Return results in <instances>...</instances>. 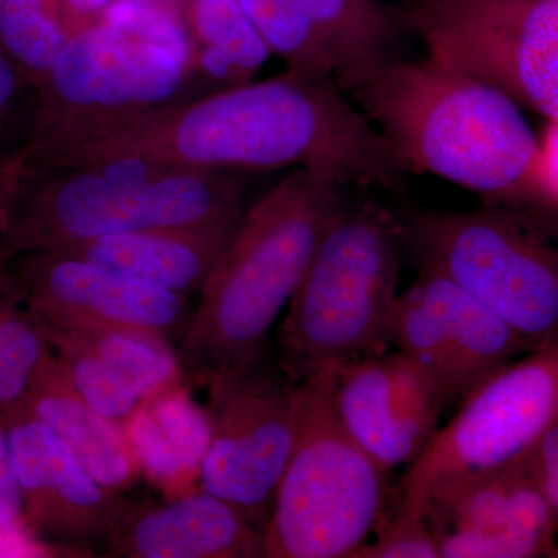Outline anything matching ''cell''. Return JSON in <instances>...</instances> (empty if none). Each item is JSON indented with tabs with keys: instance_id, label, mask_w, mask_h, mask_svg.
Masks as SVG:
<instances>
[{
	"instance_id": "6da1fadb",
	"label": "cell",
	"mask_w": 558,
	"mask_h": 558,
	"mask_svg": "<svg viewBox=\"0 0 558 558\" xmlns=\"http://www.w3.org/2000/svg\"><path fill=\"white\" fill-rule=\"evenodd\" d=\"M138 161L199 171L304 168L340 185L400 191L410 168L336 81L286 70L172 102L81 146L57 170Z\"/></svg>"
},
{
	"instance_id": "7a4b0ae2",
	"label": "cell",
	"mask_w": 558,
	"mask_h": 558,
	"mask_svg": "<svg viewBox=\"0 0 558 558\" xmlns=\"http://www.w3.org/2000/svg\"><path fill=\"white\" fill-rule=\"evenodd\" d=\"M347 186L293 168L244 209L199 293L180 362L205 387L209 377L256 357L310 269Z\"/></svg>"
},
{
	"instance_id": "3957f363",
	"label": "cell",
	"mask_w": 558,
	"mask_h": 558,
	"mask_svg": "<svg viewBox=\"0 0 558 558\" xmlns=\"http://www.w3.org/2000/svg\"><path fill=\"white\" fill-rule=\"evenodd\" d=\"M349 97L411 172H429L488 201L537 194L539 145L505 92L425 57L396 62Z\"/></svg>"
},
{
	"instance_id": "277c9868",
	"label": "cell",
	"mask_w": 558,
	"mask_h": 558,
	"mask_svg": "<svg viewBox=\"0 0 558 558\" xmlns=\"http://www.w3.org/2000/svg\"><path fill=\"white\" fill-rule=\"evenodd\" d=\"M242 172L180 170L138 161L31 171L2 244L0 266L27 253L131 231L240 218Z\"/></svg>"
},
{
	"instance_id": "5b68a950",
	"label": "cell",
	"mask_w": 558,
	"mask_h": 558,
	"mask_svg": "<svg viewBox=\"0 0 558 558\" xmlns=\"http://www.w3.org/2000/svg\"><path fill=\"white\" fill-rule=\"evenodd\" d=\"M403 252L398 219L376 202L347 201L279 326L278 362L293 384L387 352Z\"/></svg>"
},
{
	"instance_id": "8992f818",
	"label": "cell",
	"mask_w": 558,
	"mask_h": 558,
	"mask_svg": "<svg viewBox=\"0 0 558 558\" xmlns=\"http://www.w3.org/2000/svg\"><path fill=\"white\" fill-rule=\"evenodd\" d=\"M336 369L296 385V433L266 532L267 558H355L381 521L388 470L352 439Z\"/></svg>"
},
{
	"instance_id": "52a82bcc",
	"label": "cell",
	"mask_w": 558,
	"mask_h": 558,
	"mask_svg": "<svg viewBox=\"0 0 558 558\" xmlns=\"http://www.w3.org/2000/svg\"><path fill=\"white\" fill-rule=\"evenodd\" d=\"M523 202L418 213L402 231L418 269L468 290L535 351L558 343V230Z\"/></svg>"
},
{
	"instance_id": "ba28073f",
	"label": "cell",
	"mask_w": 558,
	"mask_h": 558,
	"mask_svg": "<svg viewBox=\"0 0 558 558\" xmlns=\"http://www.w3.org/2000/svg\"><path fill=\"white\" fill-rule=\"evenodd\" d=\"M193 81L178 54L106 22L73 33L36 87L32 134L22 149L25 167L57 170L81 146L189 100Z\"/></svg>"
},
{
	"instance_id": "9c48e42d",
	"label": "cell",
	"mask_w": 558,
	"mask_h": 558,
	"mask_svg": "<svg viewBox=\"0 0 558 558\" xmlns=\"http://www.w3.org/2000/svg\"><path fill=\"white\" fill-rule=\"evenodd\" d=\"M427 58L558 121V0H407Z\"/></svg>"
},
{
	"instance_id": "30bf717a",
	"label": "cell",
	"mask_w": 558,
	"mask_h": 558,
	"mask_svg": "<svg viewBox=\"0 0 558 558\" xmlns=\"http://www.w3.org/2000/svg\"><path fill=\"white\" fill-rule=\"evenodd\" d=\"M558 422V343L481 381L400 483V505L424 510L440 488L526 458Z\"/></svg>"
},
{
	"instance_id": "8fae6325",
	"label": "cell",
	"mask_w": 558,
	"mask_h": 558,
	"mask_svg": "<svg viewBox=\"0 0 558 558\" xmlns=\"http://www.w3.org/2000/svg\"><path fill=\"white\" fill-rule=\"evenodd\" d=\"M204 490L244 510L266 532L296 433V385L267 348L209 377Z\"/></svg>"
},
{
	"instance_id": "7c38bea8",
	"label": "cell",
	"mask_w": 558,
	"mask_h": 558,
	"mask_svg": "<svg viewBox=\"0 0 558 558\" xmlns=\"http://www.w3.org/2000/svg\"><path fill=\"white\" fill-rule=\"evenodd\" d=\"M388 343L427 371L446 409L461 405L490 374L531 352L526 341L472 293L427 270H421L392 304Z\"/></svg>"
},
{
	"instance_id": "4fadbf2b",
	"label": "cell",
	"mask_w": 558,
	"mask_h": 558,
	"mask_svg": "<svg viewBox=\"0 0 558 558\" xmlns=\"http://www.w3.org/2000/svg\"><path fill=\"white\" fill-rule=\"evenodd\" d=\"M3 417L28 527L64 553L109 557L130 499L102 486L24 400Z\"/></svg>"
},
{
	"instance_id": "5bb4252c",
	"label": "cell",
	"mask_w": 558,
	"mask_h": 558,
	"mask_svg": "<svg viewBox=\"0 0 558 558\" xmlns=\"http://www.w3.org/2000/svg\"><path fill=\"white\" fill-rule=\"evenodd\" d=\"M425 515L442 558L558 557V517L526 458L440 488Z\"/></svg>"
},
{
	"instance_id": "9a60e30c",
	"label": "cell",
	"mask_w": 558,
	"mask_h": 558,
	"mask_svg": "<svg viewBox=\"0 0 558 558\" xmlns=\"http://www.w3.org/2000/svg\"><path fill=\"white\" fill-rule=\"evenodd\" d=\"M33 310L62 329L105 328L182 340L190 300L87 260L27 253L7 264Z\"/></svg>"
},
{
	"instance_id": "2e32d148",
	"label": "cell",
	"mask_w": 558,
	"mask_h": 558,
	"mask_svg": "<svg viewBox=\"0 0 558 558\" xmlns=\"http://www.w3.org/2000/svg\"><path fill=\"white\" fill-rule=\"evenodd\" d=\"M333 400L352 439L388 472L417 461L446 410L432 376L399 351L336 369Z\"/></svg>"
},
{
	"instance_id": "e0dca14e",
	"label": "cell",
	"mask_w": 558,
	"mask_h": 558,
	"mask_svg": "<svg viewBox=\"0 0 558 558\" xmlns=\"http://www.w3.org/2000/svg\"><path fill=\"white\" fill-rule=\"evenodd\" d=\"M109 557H264V532L244 510L207 490L168 505L131 501Z\"/></svg>"
},
{
	"instance_id": "ac0fdd59",
	"label": "cell",
	"mask_w": 558,
	"mask_h": 558,
	"mask_svg": "<svg viewBox=\"0 0 558 558\" xmlns=\"http://www.w3.org/2000/svg\"><path fill=\"white\" fill-rule=\"evenodd\" d=\"M241 216L205 226L108 234L47 253L87 260L191 300L199 295Z\"/></svg>"
},
{
	"instance_id": "d6986e66",
	"label": "cell",
	"mask_w": 558,
	"mask_h": 558,
	"mask_svg": "<svg viewBox=\"0 0 558 558\" xmlns=\"http://www.w3.org/2000/svg\"><path fill=\"white\" fill-rule=\"evenodd\" d=\"M24 402L102 486L124 494L137 481L142 468L126 433L92 409L54 352L39 363Z\"/></svg>"
},
{
	"instance_id": "ffe728a7",
	"label": "cell",
	"mask_w": 558,
	"mask_h": 558,
	"mask_svg": "<svg viewBox=\"0 0 558 558\" xmlns=\"http://www.w3.org/2000/svg\"><path fill=\"white\" fill-rule=\"evenodd\" d=\"M332 68L333 81L347 92L376 78L403 60L410 36L399 7L384 0H300Z\"/></svg>"
},
{
	"instance_id": "44dd1931",
	"label": "cell",
	"mask_w": 558,
	"mask_h": 558,
	"mask_svg": "<svg viewBox=\"0 0 558 558\" xmlns=\"http://www.w3.org/2000/svg\"><path fill=\"white\" fill-rule=\"evenodd\" d=\"M196 80L223 87L253 81L271 57L269 46L238 0H175Z\"/></svg>"
},
{
	"instance_id": "7402d4cb",
	"label": "cell",
	"mask_w": 558,
	"mask_h": 558,
	"mask_svg": "<svg viewBox=\"0 0 558 558\" xmlns=\"http://www.w3.org/2000/svg\"><path fill=\"white\" fill-rule=\"evenodd\" d=\"M50 352L46 323L9 266H0V414L20 405L39 363Z\"/></svg>"
},
{
	"instance_id": "603a6c76",
	"label": "cell",
	"mask_w": 558,
	"mask_h": 558,
	"mask_svg": "<svg viewBox=\"0 0 558 558\" xmlns=\"http://www.w3.org/2000/svg\"><path fill=\"white\" fill-rule=\"evenodd\" d=\"M64 330L86 341L138 392L143 403L150 402L165 392L182 387L180 385V369H182L180 355L172 351L171 341L163 337L124 329L73 328Z\"/></svg>"
},
{
	"instance_id": "cb8c5ba5",
	"label": "cell",
	"mask_w": 558,
	"mask_h": 558,
	"mask_svg": "<svg viewBox=\"0 0 558 558\" xmlns=\"http://www.w3.org/2000/svg\"><path fill=\"white\" fill-rule=\"evenodd\" d=\"M69 38L60 0H0V53L36 87Z\"/></svg>"
},
{
	"instance_id": "d4e9b609",
	"label": "cell",
	"mask_w": 558,
	"mask_h": 558,
	"mask_svg": "<svg viewBox=\"0 0 558 558\" xmlns=\"http://www.w3.org/2000/svg\"><path fill=\"white\" fill-rule=\"evenodd\" d=\"M46 326L51 349L80 395L92 409L124 432L128 422L143 403L138 392L86 341L68 330Z\"/></svg>"
},
{
	"instance_id": "484cf974",
	"label": "cell",
	"mask_w": 558,
	"mask_h": 558,
	"mask_svg": "<svg viewBox=\"0 0 558 558\" xmlns=\"http://www.w3.org/2000/svg\"><path fill=\"white\" fill-rule=\"evenodd\" d=\"M271 54L289 72L333 80L332 68L300 0H238Z\"/></svg>"
},
{
	"instance_id": "4316f807",
	"label": "cell",
	"mask_w": 558,
	"mask_h": 558,
	"mask_svg": "<svg viewBox=\"0 0 558 558\" xmlns=\"http://www.w3.org/2000/svg\"><path fill=\"white\" fill-rule=\"evenodd\" d=\"M101 21L132 38L172 51L189 65V36L178 3L171 0H116Z\"/></svg>"
},
{
	"instance_id": "83f0119b",
	"label": "cell",
	"mask_w": 558,
	"mask_h": 558,
	"mask_svg": "<svg viewBox=\"0 0 558 558\" xmlns=\"http://www.w3.org/2000/svg\"><path fill=\"white\" fill-rule=\"evenodd\" d=\"M175 447L183 464L199 470L209 446L207 411L201 410L182 387L145 403Z\"/></svg>"
},
{
	"instance_id": "f1b7e54d",
	"label": "cell",
	"mask_w": 558,
	"mask_h": 558,
	"mask_svg": "<svg viewBox=\"0 0 558 558\" xmlns=\"http://www.w3.org/2000/svg\"><path fill=\"white\" fill-rule=\"evenodd\" d=\"M355 558H440L439 539L424 510L403 508L376 529L374 542L366 543Z\"/></svg>"
},
{
	"instance_id": "f546056e",
	"label": "cell",
	"mask_w": 558,
	"mask_h": 558,
	"mask_svg": "<svg viewBox=\"0 0 558 558\" xmlns=\"http://www.w3.org/2000/svg\"><path fill=\"white\" fill-rule=\"evenodd\" d=\"M36 86L0 53V156L24 149L35 117Z\"/></svg>"
},
{
	"instance_id": "4dcf8cb0",
	"label": "cell",
	"mask_w": 558,
	"mask_h": 558,
	"mask_svg": "<svg viewBox=\"0 0 558 558\" xmlns=\"http://www.w3.org/2000/svg\"><path fill=\"white\" fill-rule=\"evenodd\" d=\"M124 433L140 468L145 469L153 478L161 483H174L189 473L178 450L145 403L130 418Z\"/></svg>"
},
{
	"instance_id": "1f68e13d",
	"label": "cell",
	"mask_w": 558,
	"mask_h": 558,
	"mask_svg": "<svg viewBox=\"0 0 558 558\" xmlns=\"http://www.w3.org/2000/svg\"><path fill=\"white\" fill-rule=\"evenodd\" d=\"M527 464L558 517V422L527 454Z\"/></svg>"
},
{
	"instance_id": "d6a6232c",
	"label": "cell",
	"mask_w": 558,
	"mask_h": 558,
	"mask_svg": "<svg viewBox=\"0 0 558 558\" xmlns=\"http://www.w3.org/2000/svg\"><path fill=\"white\" fill-rule=\"evenodd\" d=\"M27 175L22 150L0 156V244L10 229Z\"/></svg>"
},
{
	"instance_id": "836d02e7",
	"label": "cell",
	"mask_w": 558,
	"mask_h": 558,
	"mask_svg": "<svg viewBox=\"0 0 558 558\" xmlns=\"http://www.w3.org/2000/svg\"><path fill=\"white\" fill-rule=\"evenodd\" d=\"M21 520H24V508L11 459L9 428L0 414V524Z\"/></svg>"
},
{
	"instance_id": "e575fe53",
	"label": "cell",
	"mask_w": 558,
	"mask_h": 558,
	"mask_svg": "<svg viewBox=\"0 0 558 558\" xmlns=\"http://www.w3.org/2000/svg\"><path fill=\"white\" fill-rule=\"evenodd\" d=\"M50 553L62 550L39 538L25 519L0 524V557H47Z\"/></svg>"
},
{
	"instance_id": "d590c367",
	"label": "cell",
	"mask_w": 558,
	"mask_h": 558,
	"mask_svg": "<svg viewBox=\"0 0 558 558\" xmlns=\"http://www.w3.org/2000/svg\"><path fill=\"white\" fill-rule=\"evenodd\" d=\"M535 190L538 196L558 204V121H553L545 146H539Z\"/></svg>"
},
{
	"instance_id": "8d00e7d4",
	"label": "cell",
	"mask_w": 558,
	"mask_h": 558,
	"mask_svg": "<svg viewBox=\"0 0 558 558\" xmlns=\"http://www.w3.org/2000/svg\"><path fill=\"white\" fill-rule=\"evenodd\" d=\"M113 2L116 0H60L70 36L100 22Z\"/></svg>"
},
{
	"instance_id": "74e56055",
	"label": "cell",
	"mask_w": 558,
	"mask_h": 558,
	"mask_svg": "<svg viewBox=\"0 0 558 558\" xmlns=\"http://www.w3.org/2000/svg\"><path fill=\"white\" fill-rule=\"evenodd\" d=\"M171 2H175V0H171Z\"/></svg>"
}]
</instances>
